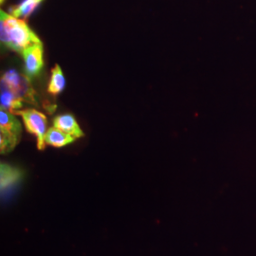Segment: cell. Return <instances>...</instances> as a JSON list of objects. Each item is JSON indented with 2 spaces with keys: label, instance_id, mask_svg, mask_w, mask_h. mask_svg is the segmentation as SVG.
Instances as JSON below:
<instances>
[{
  "label": "cell",
  "instance_id": "cell-7",
  "mask_svg": "<svg viewBox=\"0 0 256 256\" xmlns=\"http://www.w3.org/2000/svg\"><path fill=\"white\" fill-rule=\"evenodd\" d=\"M75 138L74 136L54 126L46 131L45 142L52 146L63 147L74 142Z\"/></svg>",
  "mask_w": 256,
  "mask_h": 256
},
{
  "label": "cell",
  "instance_id": "cell-13",
  "mask_svg": "<svg viewBox=\"0 0 256 256\" xmlns=\"http://www.w3.org/2000/svg\"><path fill=\"white\" fill-rule=\"evenodd\" d=\"M40 1H42V0H40Z\"/></svg>",
  "mask_w": 256,
  "mask_h": 256
},
{
  "label": "cell",
  "instance_id": "cell-1",
  "mask_svg": "<svg viewBox=\"0 0 256 256\" xmlns=\"http://www.w3.org/2000/svg\"><path fill=\"white\" fill-rule=\"evenodd\" d=\"M0 25L2 43L18 54H22L28 46L42 44L24 20L14 18L4 10L0 12Z\"/></svg>",
  "mask_w": 256,
  "mask_h": 256
},
{
  "label": "cell",
  "instance_id": "cell-4",
  "mask_svg": "<svg viewBox=\"0 0 256 256\" xmlns=\"http://www.w3.org/2000/svg\"><path fill=\"white\" fill-rule=\"evenodd\" d=\"M28 80V79L22 78L16 72H9L2 77V86L16 93L23 99H32V90Z\"/></svg>",
  "mask_w": 256,
  "mask_h": 256
},
{
  "label": "cell",
  "instance_id": "cell-10",
  "mask_svg": "<svg viewBox=\"0 0 256 256\" xmlns=\"http://www.w3.org/2000/svg\"><path fill=\"white\" fill-rule=\"evenodd\" d=\"M66 81L61 68L56 64L52 70L50 82L48 84V92L52 95H57L64 90Z\"/></svg>",
  "mask_w": 256,
  "mask_h": 256
},
{
  "label": "cell",
  "instance_id": "cell-2",
  "mask_svg": "<svg viewBox=\"0 0 256 256\" xmlns=\"http://www.w3.org/2000/svg\"><path fill=\"white\" fill-rule=\"evenodd\" d=\"M16 114L22 117L28 132L36 137L38 149L44 150L46 146L45 137L48 131L46 116L36 110H18Z\"/></svg>",
  "mask_w": 256,
  "mask_h": 256
},
{
  "label": "cell",
  "instance_id": "cell-11",
  "mask_svg": "<svg viewBox=\"0 0 256 256\" xmlns=\"http://www.w3.org/2000/svg\"><path fill=\"white\" fill-rule=\"evenodd\" d=\"M40 0H24L20 5L10 9V14L14 18H27L28 16L36 10Z\"/></svg>",
  "mask_w": 256,
  "mask_h": 256
},
{
  "label": "cell",
  "instance_id": "cell-3",
  "mask_svg": "<svg viewBox=\"0 0 256 256\" xmlns=\"http://www.w3.org/2000/svg\"><path fill=\"white\" fill-rule=\"evenodd\" d=\"M25 63V72L28 78H34L39 74L43 68V46L42 44H36L28 46L21 54Z\"/></svg>",
  "mask_w": 256,
  "mask_h": 256
},
{
  "label": "cell",
  "instance_id": "cell-5",
  "mask_svg": "<svg viewBox=\"0 0 256 256\" xmlns=\"http://www.w3.org/2000/svg\"><path fill=\"white\" fill-rule=\"evenodd\" d=\"M54 126L74 136L76 138L84 136V132L77 124L76 120L74 119V116L68 114L56 117L54 120Z\"/></svg>",
  "mask_w": 256,
  "mask_h": 256
},
{
  "label": "cell",
  "instance_id": "cell-9",
  "mask_svg": "<svg viewBox=\"0 0 256 256\" xmlns=\"http://www.w3.org/2000/svg\"><path fill=\"white\" fill-rule=\"evenodd\" d=\"M21 171L6 164H1L0 167V186L1 190H6L18 182L21 178Z\"/></svg>",
  "mask_w": 256,
  "mask_h": 256
},
{
  "label": "cell",
  "instance_id": "cell-6",
  "mask_svg": "<svg viewBox=\"0 0 256 256\" xmlns=\"http://www.w3.org/2000/svg\"><path fill=\"white\" fill-rule=\"evenodd\" d=\"M0 131L7 132L19 138L21 135V124L18 120L12 114V112L3 108L0 111Z\"/></svg>",
  "mask_w": 256,
  "mask_h": 256
},
{
  "label": "cell",
  "instance_id": "cell-12",
  "mask_svg": "<svg viewBox=\"0 0 256 256\" xmlns=\"http://www.w3.org/2000/svg\"><path fill=\"white\" fill-rule=\"evenodd\" d=\"M0 1H1V3H3V1H4V0H0Z\"/></svg>",
  "mask_w": 256,
  "mask_h": 256
},
{
  "label": "cell",
  "instance_id": "cell-8",
  "mask_svg": "<svg viewBox=\"0 0 256 256\" xmlns=\"http://www.w3.org/2000/svg\"><path fill=\"white\" fill-rule=\"evenodd\" d=\"M24 99L16 93L2 86L1 92V108L8 110L12 113H16L22 106Z\"/></svg>",
  "mask_w": 256,
  "mask_h": 256
}]
</instances>
